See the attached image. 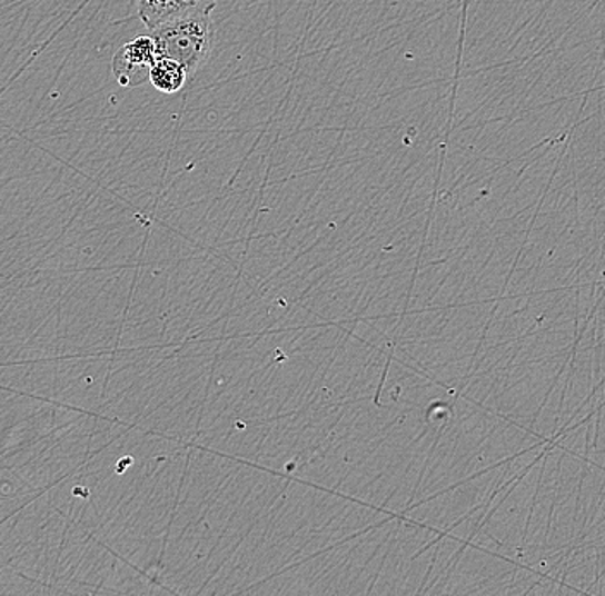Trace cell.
I'll return each mask as SVG.
<instances>
[{
    "mask_svg": "<svg viewBox=\"0 0 605 596\" xmlns=\"http://www.w3.org/2000/svg\"><path fill=\"white\" fill-rule=\"evenodd\" d=\"M138 16L148 30L185 16L210 14L217 0H137Z\"/></svg>",
    "mask_w": 605,
    "mask_h": 596,
    "instance_id": "obj_3",
    "label": "cell"
},
{
    "mask_svg": "<svg viewBox=\"0 0 605 596\" xmlns=\"http://www.w3.org/2000/svg\"><path fill=\"white\" fill-rule=\"evenodd\" d=\"M188 78L189 72L186 71L185 66L172 61L169 57H160L150 72V83L153 85V88L159 90L160 93L167 95L181 91L182 88H185Z\"/></svg>",
    "mask_w": 605,
    "mask_h": 596,
    "instance_id": "obj_4",
    "label": "cell"
},
{
    "mask_svg": "<svg viewBox=\"0 0 605 596\" xmlns=\"http://www.w3.org/2000/svg\"><path fill=\"white\" fill-rule=\"evenodd\" d=\"M160 59L159 47L151 34H141L122 46L112 59L113 78L125 88L140 87L150 80L151 68Z\"/></svg>",
    "mask_w": 605,
    "mask_h": 596,
    "instance_id": "obj_2",
    "label": "cell"
},
{
    "mask_svg": "<svg viewBox=\"0 0 605 596\" xmlns=\"http://www.w3.org/2000/svg\"><path fill=\"white\" fill-rule=\"evenodd\" d=\"M150 34L159 47L160 57L179 62L189 76H194L207 64L212 53L216 28L210 14H194L160 24L150 30Z\"/></svg>",
    "mask_w": 605,
    "mask_h": 596,
    "instance_id": "obj_1",
    "label": "cell"
}]
</instances>
